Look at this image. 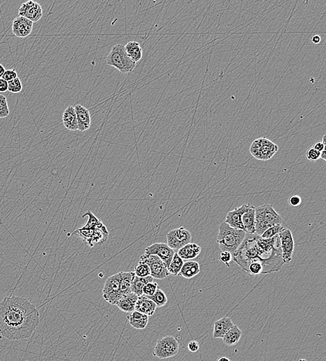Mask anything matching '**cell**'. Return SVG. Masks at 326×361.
<instances>
[{"label":"cell","instance_id":"ee69618b","mask_svg":"<svg viewBox=\"0 0 326 361\" xmlns=\"http://www.w3.org/2000/svg\"><path fill=\"white\" fill-rule=\"evenodd\" d=\"M321 41H322V39H321L320 36L318 35L314 36L312 38V42L314 44H319Z\"/></svg>","mask_w":326,"mask_h":361},{"label":"cell","instance_id":"4dcf8cb0","mask_svg":"<svg viewBox=\"0 0 326 361\" xmlns=\"http://www.w3.org/2000/svg\"><path fill=\"white\" fill-rule=\"evenodd\" d=\"M134 274L138 277H146L151 276V269L147 264L144 262L139 261L134 267Z\"/></svg>","mask_w":326,"mask_h":361},{"label":"cell","instance_id":"ffe728a7","mask_svg":"<svg viewBox=\"0 0 326 361\" xmlns=\"http://www.w3.org/2000/svg\"><path fill=\"white\" fill-rule=\"evenodd\" d=\"M127 319L129 325L132 326L134 329L139 330L144 329L145 328H146L148 322H149L148 316L136 311V310L129 313L127 316Z\"/></svg>","mask_w":326,"mask_h":361},{"label":"cell","instance_id":"f546056e","mask_svg":"<svg viewBox=\"0 0 326 361\" xmlns=\"http://www.w3.org/2000/svg\"><path fill=\"white\" fill-rule=\"evenodd\" d=\"M147 298L151 299L152 301L154 302L158 308L164 307L166 305L167 302H168V298H167L166 295L159 287L154 295H152V296L147 297Z\"/></svg>","mask_w":326,"mask_h":361},{"label":"cell","instance_id":"c3c4849f","mask_svg":"<svg viewBox=\"0 0 326 361\" xmlns=\"http://www.w3.org/2000/svg\"><path fill=\"white\" fill-rule=\"evenodd\" d=\"M322 143H323V145H324V146H326V135H324V136H323Z\"/></svg>","mask_w":326,"mask_h":361},{"label":"cell","instance_id":"44dd1931","mask_svg":"<svg viewBox=\"0 0 326 361\" xmlns=\"http://www.w3.org/2000/svg\"><path fill=\"white\" fill-rule=\"evenodd\" d=\"M201 250L199 245L191 243L179 249L177 254L182 260H191L197 258L201 254Z\"/></svg>","mask_w":326,"mask_h":361},{"label":"cell","instance_id":"52a82bcc","mask_svg":"<svg viewBox=\"0 0 326 361\" xmlns=\"http://www.w3.org/2000/svg\"><path fill=\"white\" fill-rule=\"evenodd\" d=\"M179 350V343L175 337L167 336L158 340L153 355L160 359H168L177 355Z\"/></svg>","mask_w":326,"mask_h":361},{"label":"cell","instance_id":"bcb514c9","mask_svg":"<svg viewBox=\"0 0 326 361\" xmlns=\"http://www.w3.org/2000/svg\"><path fill=\"white\" fill-rule=\"evenodd\" d=\"M326 150H324L322 152H321V155H320V158H322V159L324 160H326Z\"/></svg>","mask_w":326,"mask_h":361},{"label":"cell","instance_id":"8d00e7d4","mask_svg":"<svg viewBox=\"0 0 326 361\" xmlns=\"http://www.w3.org/2000/svg\"><path fill=\"white\" fill-rule=\"evenodd\" d=\"M219 260L225 264L227 267H230V262L232 261V255L229 252H221L219 255Z\"/></svg>","mask_w":326,"mask_h":361},{"label":"cell","instance_id":"603a6c76","mask_svg":"<svg viewBox=\"0 0 326 361\" xmlns=\"http://www.w3.org/2000/svg\"><path fill=\"white\" fill-rule=\"evenodd\" d=\"M242 224L246 234H255V208L253 206L243 215Z\"/></svg>","mask_w":326,"mask_h":361},{"label":"cell","instance_id":"681fc988","mask_svg":"<svg viewBox=\"0 0 326 361\" xmlns=\"http://www.w3.org/2000/svg\"></svg>","mask_w":326,"mask_h":361},{"label":"cell","instance_id":"6da1fadb","mask_svg":"<svg viewBox=\"0 0 326 361\" xmlns=\"http://www.w3.org/2000/svg\"><path fill=\"white\" fill-rule=\"evenodd\" d=\"M39 321V311L28 299L6 297L0 302V333L6 339L30 338Z\"/></svg>","mask_w":326,"mask_h":361},{"label":"cell","instance_id":"8992f818","mask_svg":"<svg viewBox=\"0 0 326 361\" xmlns=\"http://www.w3.org/2000/svg\"><path fill=\"white\" fill-rule=\"evenodd\" d=\"M278 146L266 138H260L252 143L250 153L257 160L267 161L278 151Z\"/></svg>","mask_w":326,"mask_h":361},{"label":"cell","instance_id":"7402d4cb","mask_svg":"<svg viewBox=\"0 0 326 361\" xmlns=\"http://www.w3.org/2000/svg\"><path fill=\"white\" fill-rule=\"evenodd\" d=\"M62 120H63V125L68 130L72 131L78 130L77 115H76L74 106L67 107L62 115Z\"/></svg>","mask_w":326,"mask_h":361},{"label":"cell","instance_id":"4fadbf2b","mask_svg":"<svg viewBox=\"0 0 326 361\" xmlns=\"http://www.w3.org/2000/svg\"><path fill=\"white\" fill-rule=\"evenodd\" d=\"M145 254L148 255H155L161 259L168 267L171 261L172 257L175 255V251L169 248L165 243H158L150 245L145 250Z\"/></svg>","mask_w":326,"mask_h":361},{"label":"cell","instance_id":"7c38bea8","mask_svg":"<svg viewBox=\"0 0 326 361\" xmlns=\"http://www.w3.org/2000/svg\"><path fill=\"white\" fill-rule=\"evenodd\" d=\"M19 16L24 17L34 22H39L43 17V9L41 4L29 0L20 6L18 10Z\"/></svg>","mask_w":326,"mask_h":361},{"label":"cell","instance_id":"d6a6232c","mask_svg":"<svg viewBox=\"0 0 326 361\" xmlns=\"http://www.w3.org/2000/svg\"><path fill=\"white\" fill-rule=\"evenodd\" d=\"M7 100L3 95H0V118H5L9 115Z\"/></svg>","mask_w":326,"mask_h":361},{"label":"cell","instance_id":"b9f144b4","mask_svg":"<svg viewBox=\"0 0 326 361\" xmlns=\"http://www.w3.org/2000/svg\"><path fill=\"white\" fill-rule=\"evenodd\" d=\"M8 91V82L3 79H0V93Z\"/></svg>","mask_w":326,"mask_h":361},{"label":"cell","instance_id":"ba28073f","mask_svg":"<svg viewBox=\"0 0 326 361\" xmlns=\"http://www.w3.org/2000/svg\"><path fill=\"white\" fill-rule=\"evenodd\" d=\"M103 297L110 305L115 306L122 298L119 272L109 276L106 280L103 287Z\"/></svg>","mask_w":326,"mask_h":361},{"label":"cell","instance_id":"484cf974","mask_svg":"<svg viewBox=\"0 0 326 361\" xmlns=\"http://www.w3.org/2000/svg\"><path fill=\"white\" fill-rule=\"evenodd\" d=\"M119 275H120V288L122 297L132 293L131 286H132L133 279L135 277L134 272H119Z\"/></svg>","mask_w":326,"mask_h":361},{"label":"cell","instance_id":"d4e9b609","mask_svg":"<svg viewBox=\"0 0 326 361\" xmlns=\"http://www.w3.org/2000/svg\"><path fill=\"white\" fill-rule=\"evenodd\" d=\"M242 334V331L239 329V326L234 324L222 338V342L227 346H234L239 343Z\"/></svg>","mask_w":326,"mask_h":361},{"label":"cell","instance_id":"f6af8a7d","mask_svg":"<svg viewBox=\"0 0 326 361\" xmlns=\"http://www.w3.org/2000/svg\"><path fill=\"white\" fill-rule=\"evenodd\" d=\"M5 71H6V70H5L4 67L1 64H0V79L2 77L3 75H4V74Z\"/></svg>","mask_w":326,"mask_h":361},{"label":"cell","instance_id":"7bdbcfd3","mask_svg":"<svg viewBox=\"0 0 326 361\" xmlns=\"http://www.w3.org/2000/svg\"><path fill=\"white\" fill-rule=\"evenodd\" d=\"M326 146H324V145H323L322 142H319V143H315L313 147H312V148H314V149L317 150V151L320 152L321 153V152H322L323 150H326Z\"/></svg>","mask_w":326,"mask_h":361},{"label":"cell","instance_id":"f1b7e54d","mask_svg":"<svg viewBox=\"0 0 326 361\" xmlns=\"http://www.w3.org/2000/svg\"><path fill=\"white\" fill-rule=\"evenodd\" d=\"M184 262V260H182L177 255V253H175L173 257H172L171 261H170L168 267H167L169 274H171L172 276H178Z\"/></svg>","mask_w":326,"mask_h":361},{"label":"cell","instance_id":"83f0119b","mask_svg":"<svg viewBox=\"0 0 326 361\" xmlns=\"http://www.w3.org/2000/svg\"><path fill=\"white\" fill-rule=\"evenodd\" d=\"M154 278L151 276H146V277H138L136 276L133 279L132 286H131V292L137 295L138 297L143 295V288L145 285L147 284L149 282H153Z\"/></svg>","mask_w":326,"mask_h":361},{"label":"cell","instance_id":"8fae6325","mask_svg":"<svg viewBox=\"0 0 326 361\" xmlns=\"http://www.w3.org/2000/svg\"><path fill=\"white\" fill-rule=\"evenodd\" d=\"M280 249L284 263H289L292 260L294 251V240L290 229L284 228L279 234Z\"/></svg>","mask_w":326,"mask_h":361},{"label":"cell","instance_id":"5bb4252c","mask_svg":"<svg viewBox=\"0 0 326 361\" xmlns=\"http://www.w3.org/2000/svg\"><path fill=\"white\" fill-rule=\"evenodd\" d=\"M251 206L252 205L249 204H244L232 211H229L226 215L225 223L234 229L244 231L242 224V216Z\"/></svg>","mask_w":326,"mask_h":361},{"label":"cell","instance_id":"f35d334b","mask_svg":"<svg viewBox=\"0 0 326 361\" xmlns=\"http://www.w3.org/2000/svg\"><path fill=\"white\" fill-rule=\"evenodd\" d=\"M17 77H18V73L14 69H12V70L5 71L1 79H4L6 82H9L13 79H16Z\"/></svg>","mask_w":326,"mask_h":361},{"label":"cell","instance_id":"60d3db41","mask_svg":"<svg viewBox=\"0 0 326 361\" xmlns=\"http://www.w3.org/2000/svg\"><path fill=\"white\" fill-rule=\"evenodd\" d=\"M187 348L189 352H193V353L197 352L200 348L199 343L196 340H191L188 343Z\"/></svg>","mask_w":326,"mask_h":361},{"label":"cell","instance_id":"4316f807","mask_svg":"<svg viewBox=\"0 0 326 361\" xmlns=\"http://www.w3.org/2000/svg\"><path fill=\"white\" fill-rule=\"evenodd\" d=\"M125 47L127 55L133 61L136 63L142 58L143 50L139 43L131 41L127 43Z\"/></svg>","mask_w":326,"mask_h":361},{"label":"cell","instance_id":"5b68a950","mask_svg":"<svg viewBox=\"0 0 326 361\" xmlns=\"http://www.w3.org/2000/svg\"><path fill=\"white\" fill-rule=\"evenodd\" d=\"M107 64L110 66L114 67L121 73H129L134 70L135 62L127 55L125 47L123 45H115L111 48L109 54L107 58Z\"/></svg>","mask_w":326,"mask_h":361},{"label":"cell","instance_id":"30bf717a","mask_svg":"<svg viewBox=\"0 0 326 361\" xmlns=\"http://www.w3.org/2000/svg\"><path fill=\"white\" fill-rule=\"evenodd\" d=\"M140 261L147 264L151 269V276L154 279H164L170 275L164 262L157 256L144 254L140 258Z\"/></svg>","mask_w":326,"mask_h":361},{"label":"cell","instance_id":"e575fe53","mask_svg":"<svg viewBox=\"0 0 326 361\" xmlns=\"http://www.w3.org/2000/svg\"><path fill=\"white\" fill-rule=\"evenodd\" d=\"M86 215L89 216V220H88L87 223H86V225L84 226V227L88 228V229H93L96 227H98L100 224L102 223L101 221L99 219H98L96 216L93 215L92 212L91 211H88L86 212L85 215H83V217Z\"/></svg>","mask_w":326,"mask_h":361},{"label":"cell","instance_id":"cb8c5ba5","mask_svg":"<svg viewBox=\"0 0 326 361\" xmlns=\"http://www.w3.org/2000/svg\"><path fill=\"white\" fill-rule=\"evenodd\" d=\"M201 272L199 263L193 260H187L183 264L179 275L185 279H192Z\"/></svg>","mask_w":326,"mask_h":361},{"label":"cell","instance_id":"7a4b0ae2","mask_svg":"<svg viewBox=\"0 0 326 361\" xmlns=\"http://www.w3.org/2000/svg\"><path fill=\"white\" fill-rule=\"evenodd\" d=\"M232 259L245 272L253 262L262 266L263 274L278 272L284 264L279 234L271 239H263L255 234H246L244 241L233 254Z\"/></svg>","mask_w":326,"mask_h":361},{"label":"cell","instance_id":"9c48e42d","mask_svg":"<svg viewBox=\"0 0 326 361\" xmlns=\"http://www.w3.org/2000/svg\"><path fill=\"white\" fill-rule=\"evenodd\" d=\"M167 245L172 250H179L182 247L191 243L192 236L190 231L184 227H179L169 231L166 235Z\"/></svg>","mask_w":326,"mask_h":361},{"label":"cell","instance_id":"e0dca14e","mask_svg":"<svg viewBox=\"0 0 326 361\" xmlns=\"http://www.w3.org/2000/svg\"><path fill=\"white\" fill-rule=\"evenodd\" d=\"M156 305L152 301L151 299L147 298L143 295L138 298L137 301L136 302L135 310L144 314V315L148 316H153L154 315L155 310H156Z\"/></svg>","mask_w":326,"mask_h":361},{"label":"cell","instance_id":"ac0fdd59","mask_svg":"<svg viewBox=\"0 0 326 361\" xmlns=\"http://www.w3.org/2000/svg\"><path fill=\"white\" fill-rule=\"evenodd\" d=\"M232 319L228 317H223L222 318L216 321L214 324L213 337L215 339L222 338L225 333L232 327Z\"/></svg>","mask_w":326,"mask_h":361},{"label":"cell","instance_id":"836d02e7","mask_svg":"<svg viewBox=\"0 0 326 361\" xmlns=\"http://www.w3.org/2000/svg\"><path fill=\"white\" fill-rule=\"evenodd\" d=\"M22 90V84L20 78L17 77L11 82H8V91L12 93H19L21 92Z\"/></svg>","mask_w":326,"mask_h":361},{"label":"cell","instance_id":"7dc6e473","mask_svg":"<svg viewBox=\"0 0 326 361\" xmlns=\"http://www.w3.org/2000/svg\"><path fill=\"white\" fill-rule=\"evenodd\" d=\"M217 361H230V360H229L228 358L220 357Z\"/></svg>","mask_w":326,"mask_h":361},{"label":"cell","instance_id":"1f68e13d","mask_svg":"<svg viewBox=\"0 0 326 361\" xmlns=\"http://www.w3.org/2000/svg\"><path fill=\"white\" fill-rule=\"evenodd\" d=\"M284 228L282 227V224H276L272 227L269 228L261 235V238L263 239H271L273 238L276 235L279 234Z\"/></svg>","mask_w":326,"mask_h":361},{"label":"cell","instance_id":"74e56055","mask_svg":"<svg viewBox=\"0 0 326 361\" xmlns=\"http://www.w3.org/2000/svg\"><path fill=\"white\" fill-rule=\"evenodd\" d=\"M320 152L317 151V150L312 148H310L306 153L307 158L310 161H315V160H319L320 158Z\"/></svg>","mask_w":326,"mask_h":361},{"label":"cell","instance_id":"277c9868","mask_svg":"<svg viewBox=\"0 0 326 361\" xmlns=\"http://www.w3.org/2000/svg\"><path fill=\"white\" fill-rule=\"evenodd\" d=\"M282 223V217L272 205H263L255 208V234L258 236H261L269 228Z\"/></svg>","mask_w":326,"mask_h":361},{"label":"cell","instance_id":"3957f363","mask_svg":"<svg viewBox=\"0 0 326 361\" xmlns=\"http://www.w3.org/2000/svg\"><path fill=\"white\" fill-rule=\"evenodd\" d=\"M246 233L229 227L225 222L220 223L217 236V243L221 252H229L233 255L246 237Z\"/></svg>","mask_w":326,"mask_h":361},{"label":"cell","instance_id":"d6986e66","mask_svg":"<svg viewBox=\"0 0 326 361\" xmlns=\"http://www.w3.org/2000/svg\"><path fill=\"white\" fill-rule=\"evenodd\" d=\"M138 298L139 297L134 293H128L122 296L115 306L122 311L130 313L135 310V305Z\"/></svg>","mask_w":326,"mask_h":361},{"label":"cell","instance_id":"ab89813d","mask_svg":"<svg viewBox=\"0 0 326 361\" xmlns=\"http://www.w3.org/2000/svg\"><path fill=\"white\" fill-rule=\"evenodd\" d=\"M302 200L298 195H293L289 199V204L293 207L298 206L301 205Z\"/></svg>","mask_w":326,"mask_h":361},{"label":"cell","instance_id":"d590c367","mask_svg":"<svg viewBox=\"0 0 326 361\" xmlns=\"http://www.w3.org/2000/svg\"><path fill=\"white\" fill-rule=\"evenodd\" d=\"M158 284L155 282H149L145 285L143 288V295L146 297L154 295L158 288Z\"/></svg>","mask_w":326,"mask_h":361},{"label":"cell","instance_id":"9a60e30c","mask_svg":"<svg viewBox=\"0 0 326 361\" xmlns=\"http://www.w3.org/2000/svg\"><path fill=\"white\" fill-rule=\"evenodd\" d=\"M34 23L28 19L18 16L13 20L12 23V32L18 38H26L30 35L33 30Z\"/></svg>","mask_w":326,"mask_h":361},{"label":"cell","instance_id":"2e32d148","mask_svg":"<svg viewBox=\"0 0 326 361\" xmlns=\"http://www.w3.org/2000/svg\"><path fill=\"white\" fill-rule=\"evenodd\" d=\"M76 115H77V124H78V131L84 132L91 127V117L89 109L82 106L77 104L74 106Z\"/></svg>","mask_w":326,"mask_h":361}]
</instances>
